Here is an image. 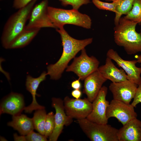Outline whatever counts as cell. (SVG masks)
<instances>
[{
    "label": "cell",
    "instance_id": "5bb4252c",
    "mask_svg": "<svg viewBox=\"0 0 141 141\" xmlns=\"http://www.w3.org/2000/svg\"><path fill=\"white\" fill-rule=\"evenodd\" d=\"M25 107L24 97L21 94L11 92L2 101L0 115L7 113L13 116L21 114Z\"/></svg>",
    "mask_w": 141,
    "mask_h": 141
},
{
    "label": "cell",
    "instance_id": "d6a6232c",
    "mask_svg": "<svg viewBox=\"0 0 141 141\" xmlns=\"http://www.w3.org/2000/svg\"><path fill=\"white\" fill-rule=\"evenodd\" d=\"M136 58L137 62L139 63H141V55L136 56Z\"/></svg>",
    "mask_w": 141,
    "mask_h": 141
},
{
    "label": "cell",
    "instance_id": "52a82bcc",
    "mask_svg": "<svg viewBox=\"0 0 141 141\" xmlns=\"http://www.w3.org/2000/svg\"><path fill=\"white\" fill-rule=\"evenodd\" d=\"M63 102L66 115L72 119L78 120L86 118L92 110V102L87 98L77 99L66 96Z\"/></svg>",
    "mask_w": 141,
    "mask_h": 141
},
{
    "label": "cell",
    "instance_id": "2e32d148",
    "mask_svg": "<svg viewBox=\"0 0 141 141\" xmlns=\"http://www.w3.org/2000/svg\"><path fill=\"white\" fill-rule=\"evenodd\" d=\"M48 75L47 72L43 71L38 77L33 78L30 75L26 76V90L31 94L32 101V103L28 106L25 107L24 110L27 113H31L33 111L45 108L43 106L39 105L36 99L37 91L40 84L45 80Z\"/></svg>",
    "mask_w": 141,
    "mask_h": 141
},
{
    "label": "cell",
    "instance_id": "4fadbf2b",
    "mask_svg": "<svg viewBox=\"0 0 141 141\" xmlns=\"http://www.w3.org/2000/svg\"><path fill=\"white\" fill-rule=\"evenodd\" d=\"M138 86L127 80L120 82H112L109 86V89L112 94L113 99L130 104L135 96Z\"/></svg>",
    "mask_w": 141,
    "mask_h": 141
},
{
    "label": "cell",
    "instance_id": "f546056e",
    "mask_svg": "<svg viewBox=\"0 0 141 141\" xmlns=\"http://www.w3.org/2000/svg\"><path fill=\"white\" fill-rule=\"evenodd\" d=\"M80 79H78L73 81L71 83V86L74 89H80L81 87Z\"/></svg>",
    "mask_w": 141,
    "mask_h": 141
},
{
    "label": "cell",
    "instance_id": "603a6c76",
    "mask_svg": "<svg viewBox=\"0 0 141 141\" xmlns=\"http://www.w3.org/2000/svg\"><path fill=\"white\" fill-rule=\"evenodd\" d=\"M124 17L137 24L141 23V0H134L131 9Z\"/></svg>",
    "mask_w": 141,
    "mask_h": 141
},
{
    "label": "cell",
    "instance_id": "1f68e13d",
    "mask_svg": "<svg viewBox=\"0 0 141 141\" xmlns=\"http://www.w3.org/2000/svg\"><path fill=\"white\" fill-rule=\"evenodd\" d=\"M14 141H26V136H18L16 133L14 134Z\"/></svg>",
    "mask_w": 141,
    "mask_h": 141
},
{
    "label": "cell",
    "instance_id": "7c38bea8",
    "mask_svg": "<svg viewBox=\"0 0 141 141\" xmlns=\"http://www.w3.org/2000/svg\"><path fill=\"white\" fill-rule=\"evenodd\" d=\"M107 56L114 60L126 73L128 79L138 85L141 83V67L136 66L137 60H126L122 59L117 52L113 49L108 50Z\"/></svg>",
    "mask_w": 141,
    "mask_h": 141
},
{
    "label": "cell",
    "instance_id": "f1b7e54d",
    "mask_svg": "<svg viewBox=\"0 0 141 141\" xmlns=\"http://www.w3.org/2000/svg\"><path fill=\"white\" fill-rule=\"evenodd\" d=\"M33 0H14L13 7L16 9H19L27 5Z\"/></svg>",
    "mask_w": 141,
    "mask_h": 141
},
{
    "label": "cell",
    "instance_id": "cb8c5ba5",
    "mask_svg": "<svg viewBox=\"0 0 141 141\" xmlns=\"http://www.w3.org/2000/svg\"><path fill=\"white\" fill-rule=\"evenodd\" d=\"M55 127L54 114L51 111L47 114L44 125V135L47 138L52 133Z\"/></svg>",
    "mask_w": 141,
    "mask_h": 141
},
{
    "label": "cell",
    "instance_id": "4316f807",
    "mask_svg": "<svg viewBox=\"0 0 141 141\" xmlns=\"http://www.w3.org/2000/svg\"><path fill=\"white\" fill-rule=\"evenodd\" d=\"M26 140L28 141H46L47 138L44 135L36 133L33 130L25 136Z\"/></svg>",
    "mask_w": 141,
    "mask_h": 141
},
{
    "label": "cell",
    "instance_id": "836d02e7",
    "mask_svg": "<svg viewBox=\"0 0 141 141\" xmlns=\"http://www.w3.org/2000/svg\"><path fill=\"white\" fill-rule=\"evenodd\" d=\"M4 138L3 137H0V140L1 141H5L7 140Z\"/></svg>",
    "mask_w": 141,
    "mask_h": 141
},
{
    "label": "cell",
    "instance_id": "4dcf8cb0",
    "mask_svg": "<svg viewBox=\"0 0 141 141\" xmlns=\"http://www.w3.org/2000/svg\"><path fill=\"white\" fill-rule=\"evenodd\" d=\"M71 94L75 98L78 99L80 98L82 93L80 89H74L72 91Z\"/></svg>",
    "mask_w": 141,
    "mask_h": 141
},
{
    "label": "cell",
    "instance_id": "9c48e42d",
    "mask_svg": "<svg viewBox=\"0 0 141 141\" xmlns=\"http://www.w3.org/2000/svg\"><path fill=\"white\" fill-rule=\"evenodd\" d=\"M48 0H43L33 7L25 28L40 29L43 27L55 28L48 15Z\"/></svg>",
    "mask_w": 141,
    "mask_h": 141
},
{
    "label": "cell",
    "instance_id": "ac0fdd59",
    "mask_svg": "<svg viewBox=\"0 0 141 141\" xmlns=\"http://www.w3.org/2000/svg\"><path fill=\"white\" fill-rule=\"evenodd\" d=\"M111 60L107 57L105 64L99 67L98 70L103 76L113 83L120 82L128 80L127 75L125 71L116 67Z\"/></svg>",
    "mask_w": 141,
    "mask_h": 141
},
{
    "label": "cell",
    "instance_id": "7a4b0ae2",
    "mask_svg": "<svg viewBox=\"0 0 141 141\" xmlns=\"http://www.w3.org/2000/svg\"><path fill=\"white\" fill-rule=\"evenodd\" d=\"M137 23L121 17L114 27V39L118 46L123 47L128 55L141 52V34L136 30Z\"/></svg>",
    "mask_w": 141,
    "mask_h": 141
},
{
    "label": "cell",
    "instance_id": "277c9868",
    "mask_svg": "<svg viewBox=\"0 0 141 141\" xmlns=\"http://www.w3.org/2000/svg\"><path fill=\"white\" fill-rule=\"evenodd\" d=\"M48 16L56 29L63 27L66 24H72L87 29L91 28L92 20L90 17L81 13L78 10H67L48 6Z\"/></svg>",
    "mask_w": 141,
    "mask_h": 141
},
{
    "label": "cell",
    "instance_id": "d6986e66",
    "mask_svg": "<svg viewBox=\"0 0 141 141\" xmlns=\"http://www.w3.org/2000/svg\"><path fill=\"white\" fill-rule=\"evenodd\" d=\"M12 119V120L8 123V125L17 130L21 135H26L34 129L32 118L25 115H13Z\"/></svg>",
    "mask_w": 141,
    "mask_h": 141
},
{
    "label": "cell",
    "instance_id": "6da1fadb",
    "mask_svg": "<svg viewBox=\"0 0 141 141\" xmlns=\"http://www.w3.org/2000/svg\"><path fill=\"white\" fill-rule=\"evenodd\" d=\"M60 34L63 47L62 55L55 63L49 65L47 67V74L51 79L57 80L60 79L69 61L75 57L77 54L92 42L93 38L78 40L70 36L63 27L56 29Z\"/></svg>",
    "mask_w": 141,
    "mask_h": 141
},
{
    "label": "cell",
    "instance_id": "8992f818",
    "mask_svg": "<svg viewBox=\"0 0 141 141\" xmlns=\"http://www.w3.org/2000/svg\"><path fill=\"white\" fill-rule=\"evenodd\" d=\"M99 62L94 56L89 57L85 48L81 50V55L75 57L71 64L68 66L66 71L74 73L82 80L98 69Z\"/></svg>",
    "mask_w": 141,
    "mask_h": 141
},
{
    "label": "cell",
    "instance_id": "d590c367",
    "mask_svg": "<svg viewBox=\"0 0 141 141\" xmlns=\"http://www.w3.org/2000/svg\"><path fill=\"white\" fill-rule=\"evenodd\" d=\"M60 1H61L62 0H59Z\"/></svg>",
    "mask_w": 141,
    "mask_h": 141
},
{
    "label": "cell",
    "instance_id": "e0dca14e",
    "mask_svg": "<svg viewBox=\"0 0 141 141\" xmlns=\"http://www.w3.org/2000/svg\"><path fill=\"white\" fill-rule=\"evenodd\" d=\"M119 141H141V121L137 118L129 121L118 130Z\"/></svg>",
    "mask_w": 141,
    "mask_h": 141
},
{
    "label": "cell",
    "instance_id": "ba28073f",
    "mask_svg": "<svg viewBox=\"0 0 141 141\" xmlns=\"http://www.w3.org/2000/svg\"><path fill=\"white\" fill-rule=\"evenodd\" d=\"M134 107L131 104L113 99L109 103L106 111V116L108 119L115 117L123 125L137 116Z\"/></svg>",
    "mask_w": 141,
    "mask_h": 141
},
{
    "label": "cell",
    "instance_id": "7402d4cb",
    "mask_svg": "<svg viewBox=\"0 0 141 141\" xmlns=\"http://www.w3.org/2000/svg\"><path fill=\"white\" fill-rule=\"evenodd\" d=\"M47 114L45 108L36 110L32 118L34 129L44 135V125Z\"/></svg>",
    "mask_w": 141,
    "mask_h": 141
},
{
    "label": "cell",
    "instance_id": "30bf717a",
    "mask_svg": "<svg viewBox=\"0 0 141 141\" xmlns=\"http://www.w3.org/2000/svg\"><path fill=\"white\" fill-rule=\"evenodd\" d=\"M107 90L106 87H102L92 102V110L86 118L89 120L99 124H107L108 119L106 116V111L109 104L106 99Z\"/></svg>",
    "mask_w": 141,
    "mask_h": 141
},
{
    "label": "cell",
    "instance_id": "ffe728a7",
    "mask_svg": "<svg viewBox=\"0 0 141 141\" xmlns=\"http://www.w3.org/2000/svg\"><path fill=\"white\" fill-rule=\"evenodd\" d=\"M40 29L25 28L13 42L9 49L21 48L26 46L37 35Z\"/></svg>",
    "mask_w": 141,
    "mask_h": 141
},
{
    "label": "cell",
    "instance_id": "484cf974",
    "mask_svg": "<svg viewBox=\"0 0 141 141\" xmlns=\"http://www.w3.org/2000/svg\"><path fill=\"white\" fill-rule=\"evenodd\" d=\"M62 5L66 6L70 5L73 9L78 10L80 7L84 4H86L90 2V0H62Z\"/></svg>",
    "mask_w": 141,
    "mask_h": 141
},
{
    "label": "cell",
    "instance_id": "8fae6325",
    "mask_svg": "<svg viewBox=\"0 0 141 141\" xmlns=\"http://www.w3.org/2000/svg\"><path fill=\"white\" fill-rule=\"evenodd\" d=\"M52 106L55 110L54 114L55 127L49 137V141H56L62 133L64 126L69 125L73 122L72 118L68 116L64 110L63 100L60 98H52Z\"/></svg>",
    "mask_w": 141,
    "mask_h": 141
},
{
    "label": "cell",
    "instance_id": "3957f363",
    "mask_svg": "<svg viewBox=\"0 0 141 141\" xmlns=\"http://www.w3.org/2000/svg\"><path fill=\"white\" fill-rule=\"evenodd\" d=\"M37 0H33L11 15L5 24L1 36L3 47L9 49L10 45L25 28L34 4Z\"/></svg>",
    "mask_w": 141,
    "mask_h": 141
},
{
    "label": "cell",
    "instance_id": "d4e9b609",
    "mask_svg": "<svg viewBox=\"0 0 141 141\" xmlns=\"http://www.w3.org/2000/svg\"><path fill=\"white\" fill-rule=\"evenodd\" d=\"M94 5L99 9L108 10L114 12L116 14V4L114 2L109 3L102 2L99 0H92Z\"/></svg>",
    "mask_w": 141,
    "mask_h": 141
},
{
    "label": "cell",
    "instance_id": "83f0119b",
    "mask_svg": "<svg viewBox=\"0 0 141 141\" xmlns=\"http://www.w3.org/2000/svg\"><path fill=\"white\" fill-rule=\"evenodd\" d=\"M141 103V83L138 85L133 100L131 104L134 107Z\"/></svg>",
    "mask_w": 141,
    "mask_h": 141
},
{
    "label": "cell",
    "instance_id": "44dd1931",
    "mask_svg": "<svg viewBox=\"0 0 141 141\" xmlns=\"http://www.w3.org/2000/svg\"><path fill=\"white\" fill-rule=\"evenodd\" d=\"M112 1L116 4V13L114 19L115 25L118 23L119 19L123 15H126L131 9L134 0H105Z\"/></svg>",
    "mask_w": 141,
    "mask_h": 141
},
{
    "label": "cell",
    "instance_id": "8d00e7d4",
    "mask_svg": "<svg viewBox=\"0 0 141 141\" xmlns=\"http://www.w3.org/2000/svg\"><path fill=\"white\" fill-rule=\"evenodd\" d=\"M140 67H141V64L140 65Z\"/></svg>",
    "mask_w": 141,
    "mask_h": 141
},
{
    "label": "cell",
    "instance_id": "e575fe53",
    "mask_svg": "<svg viewBox=\"0 0 141 141\" xmlns=\"http://www.w3.org/2000/svg\"><path fill=\"white\" fill-rule=\"evenodd\" d=\"M140 33L141 34V29L140 30Z\"/></svg>",
    "mask_w": 141,
    "mask_h": 141
},
{
    "label": "cell",
    "instance_id": "9a60e30c",
    "mask_svg": "<svg viewBox=\"0 0 141 141\" xmlns=\"http://www.w3.org/2000/svg\"><path fill=\"white\" fill-rule=\"evenodd\" d=\"M84 80V92L86 95L88 99L92 102L98 94L103 84L107 80L98 69Z\"/></svg>",
    "mask_w": 141,
    "mask_h": 141
},
{
    "label": "cell",
    "instance_id": "5b68a950",
    "mask_svg": "<svg viewBox=\"0 0 141 141\" xmlns=\"http://www.w3.org/2000/svg\"><path fill=\"white\" fill-rule=\"evenodd\" d=\"M77 121L83 131L91 141H119L118 130L107 124H98L86 118L78 120Z\"/></svg>",
    "mask_w": 141,
    "mask_h": 141
}]
</instances>
